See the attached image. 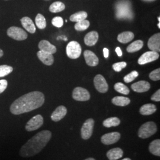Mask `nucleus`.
<instances>
[{
	"label": "nucleus",
	"instance_id": "obj_1",
	"mask_svg": "<svg viewBox=\"0 0 160 160\" xmlns=\"http://www.w3.org/2000/svg\"><path fill=\"white\" fill-rule=\"evenodd\" d=\"M45 102V96L40 92H32L16 99L12 103L10 110L12 114L19 115L40 108Z\"/></svg>",
	"mask_w": 160,
	"mask_h": 160
},
{
	"label": "nucleus",
	"instance_id": "obj_2",
	"mask_svg": "<svg viewBox=\"0 0 160 160\" xmlns=\"http://www.w3.org/2000/svg\"><path fill=\"white\" fill-rule=\"evenodd\" d=\"M52 138L51 132L45 130L39 132L30 138L20 148L19 154L24 158L38 154L44 148Z\"/></svg>",
	"mask_w": 160,
	"mask_h": 160
},
{
	"label": "nucleus",
	"instance_id": "obj_3",
	"mask_svg": "<svg viewBox=\"0 0 160 160\" xmlns=\"http://www.w3.org/2000/svg\"><path fill=\"white\" fill-rule=\"evenodd\" d=\"M157 131V125L153 122H147L143 123L138 130L139 137L146 139L154 135Z\"/></svg>",
	"mask_w": 160,
	"mask_h": 160
},
{
	"label": "nucleus",
	"instance_id": "obj_4",
	"mask_svg": "<svg viewBox=\"0 0 160 160\" xmlns=\"http://www.w3.org/2000/svg\"><path fill=\"white\" fill-rule=\"evenodd\" d=\"M130 3L126 1H121L116 6V17L119 19L122 18H132L133 14L131 11Z\"/></svg>",
	"mask_w": 160,
	"mask_h": 160
},
{
	"label": "nucleus",
	"instance_id": "obj_5",
	"mask_svg": "<svg viewBox=\"0 0 160 160\" xmlns=\"http://www.w3.org/2000/svg\"><path fill=\"white\" fill-rule=\"evenodd\" d=\"M81 45L76 41L70 42L67 46L66 52L67 56L69 58L75 59L79 58L81 54Z\"/></svg>",
	"mask_w": 160,
	"mask_h": 160
},
{
	"label": "nucleus",
	"instance_id": "obj_6",
	"mask_svg": "<svg viewBox=\"0 0 160 160\" xmlns=\"http://www.w3.org/2000/svg\"><path fill=\"white\" fill-rule=\"evenodd\" d=\"M7 35L14 40H24L28 38L27 33L20 28L12 26L7 30Z\"/></svg>",
	"mask_w": 160,
	"mask_h": 160
},
{
	"label": "nucleus",
	"instance_id": "obj_7",
	"mask_svg": "<svg viewBox=\"0 0 160 160\" xmlns=\"http://www.w3.org/2000/svg\"><path fill=\"white\" fill-rule=\"evenodd\" d=\"M43 124V118L42 115L38 114L34 116L28 122L25 126V129L28 132L36 131L39 129Z\"/></svg>",
	"mask_w": 160,
	"mask_h": 160
},
{
	"label": "nucleus",
	"instance_id": "obj_8",
	"mask_svg": "<svg viewBox=\"0 0 160 160\" xmlns=\"http://www.w3.org/2000/svg\"><path fill=\"white\" fill-rule=\"evenodd\" d=\"M94 126V120L90 118L86 120L81 129V135L83 139L87 140L92 137Z\"/></svg>",
	"mask_w": 160,
	"mask_h": 160
},
{
	"label": "nucleus",
	"instance_id": "obj_9",
	"mask_svg": "<svg viewBox=\"0 0 160 160\" xmlns=\"http://www.w3.org/2000/svg\"><path fill=\"white\" fill-rule=\"evenodd\" d=\"M72 98L77 101L86 102L90 100V94L85 88L78 87L75 88L72 92Z\"/></svg>",
	"mask_w": 160,
	"mask_h": 160
},
{
	"label": "nucleus",
	"instance_id": "obj_10",
	"mask_svg": "<svg viewBox=\"0 0 160 160\" xmlns=\"http://www.w3.org/2000/svg\"><path fill=\"white\" fill-rule=\"evenodd\" d=\"M94 84L97 91L105 93L109 90V86L103 75L98 74L94 78Z\"/></svg>",
	"mask_w": 160,
	"mask_h": 160
},
{
	"label": "nucleus",
	"instance_id": "obj_11",
	"mask_svg": "<svg viewBox=\"0 0 160 160\" xmlns=\"http://www.w3.org/2000/svg\"><path fill=\"white\" fill-rule=\"evenodd\" d=\"M160 55L158 52L154 51L147 52L139 58L138 62L139 65H144L156 61L158 59Z\"/></svg>",
	"mask_w": 160,
	"mask_h": 160
},
{
	"label": "nucleus",
	"instance_id": "obj_12",
	"mask_svg": "<svg viewBox=\"0 0 160 160\" xmlns=\"http://www.w3.org/2000/svg\"><path fill=\"white\" fill-rule=\"evenodd\" d=\"M120 139V133L118 132H114L103 135L101 138V141L104 144L109 145L116 143Z\"/></svg>",
	"mask_w": 160,
	"mask_h": 160
},
{
	"label": "nucleus",
	"instance_id": "obj_13",
	"mask_svg": "<svg viewBox=\"0 0 160 160\" xmlns=\"http://www.w3.org/2000/svg\"><path fill=\"white\" fill-rule=\"evenodd\" d=\"M148 46L151 51H160V34L157 33L152 36L148 40Z\"/></svg>",
	"mask_w": 160,
	"mask_h": 160
},
{
	"label": "nucleus",
	"instance_id": "obj_14",
	"mask_svg": "<svg viewBox=\"0 0 160 160\" xmlns=\"http://www.w3.org/2000/svg\"><path fill=\"white\" fill-rule=\"evenodd\" d=\"M67 113V109L63 106H59L51 114V119L53 122H59L62 120Z\"/></svg>",
	"mask_w": 160,
	"mask_h": 160
},
{
	"label": "nucleus",
	"instance_id": "obj_15",
	"mask_svg": "<svg viewBox=\"0 0 160 160\" xmlns=\"http://www.w3.org/2000/svg\"><path fill=\"white\" fill-rule=\"evenodd\" d=\"M84 57L85 58L86 63L90 67H95L98 65L99 60L94 52L91 51L87 50L84 52Z\"/></svg>",
	"mask_w": 160,
	"mask_h": 160
},
{
	"label": "nucleus",
	"instance_id": "obj_16",
	"mask_svg": "<svg viewBox=\"0 0 160 160\" xmlns=\"http://www.w3.org/2000/svg\"><path fill=\"white\" fill-rule=\"evenodd\" d=\"M132 89L137 92H148L150 89V84L148 82L145 81H139L132 84Z\"/></svg>",
	"mask_w": 160,
	"mask_h": 160
},
{
	"label": "nucleus",
	"instance_id": "obj_17",
	"mask_svg": "<svg viewBox=\"0 0 160 160\" xmlns=\"http://www.w3.org/2000/svg\"><path fill=\"white\" fill-rule=\"evenodd\" d=\"M38 47L40 51L45 52L52 55L56 53L57 51V48L55 46L52 45L49 41L46 40H41L39 43Z\"/></svg>",
	"mask_w": 160,
	"mask_h": 160
},
{
	"label": "nucleus",
	"instance_id": "obj_18",
	"mask_svg": "<svg viewBox=\"0 0 160 160\" xmlns=\"http://www.w3.org/2000/svg\"><path fill=\"white\" fill-rule=\"evenodd\" d=\"M37 56L40 61L46 65H52L54 62V58L52 54L39 51L37 53Z\"/></svg>",
	"mask_w": 160,
	"mask_h": 160
},
{
	"label": "nucleus",
	"instance_id": "obj_19",
	"mask_svg": "<svg viewBox=\"0 0 160 160\" xmlns=\"http://www.w3.org/2000/svg\"><path fill=\"white\" fill-rule=\"evenodd\" d=\"M98 39V34L96 31H92L86 34L84 38V43L86 45L92 46L95 45Z\"/></svg>",
	"mask_w": 160,
	"mask_h": 160
},
{
	"label": "nucleus",
	"instance_id": "obj_20",
	"mask_svg": "<svg viewBox=\"0 0 160 160\" xmlns=\"http://www.w3.org/2000/svg\"><path fill=\"white\" fill-rule=\"evenodd\" d=\"M23 28L30 33H34L36 32V27L34 23L31 18L28 17H24L20 20Z\"/></svg>",
	"mask_w": 160,
	"mask_h": 160
},
{
	"label": "nucleus",
	"instance_id": "obj_21",
	"mask_svg": "<svg viewBox=\"0 0 160 160\" xmlns=\"http://www.w3.org/2000/svg\"><path fill=\"white\" fill-rule=\"evenodd\" d=\"M123 151L120 148H114L110 149L107 152V157L109 160H118L122 157Z\"/></svg>",
	"mask_w": 160,
	"mask_h": 160
},
{
	"label": "nucleus",
	"instance_id": "obj_22",
	"mask_svg": "<svg viewBox=\"0 0 160 160\" xmlns=\"http://www.w3.org/2000/svg\"><path fill=\"white\" fill-rule=\"evenodd\" d=\"M157 111V107L153 104H146L143 105L139 110L140 113L144 116H148L154 113Z\"/></svg>",
	"mask_w": 160,
	"mask_h": 160
},
{
	"label": "nucleus",
	"instance_id": "obj_23",
	"mask_svg": "<svg viewBox=\"0 0 160 160\" xmlns=\"http://www.w3.org/2000/svg\"><path fill=\"white\" fill-rule=\"evenodd\" d=\"M134 38V34L131 32H124L118 36V40L122 43H127Z\"/></svg>",
	"mask_w": 160,
	"mask_h": 160
},
{
	"label": "nucleus",
	"instance_id": "obj_24",
	"mask_svg": "<svg viewBox=\"0 0 160 160\" xmlns=\"http://www.w3.org/2000/svg\"><path fill=\"white\" fill-rule=\"evenodd\" d=\"M112 103L118 106H126L131 103V100L128 97H123V96H116L112 98Z\"/></svg>",
	"mask_w": 160,
	"mask_h": 160
},
{
	"label": "nucleus",
	"instance_id": "obj_25",
	"mask_svg": "<svg viewBox=\"0 0 160 160\" xmlns=\"http://www.w3.org/2000/svg\"><path fill=\"white\" fill-rule=\"evenodd\" d=\"M149 152L156 156H160V140L155 139L151 142L149 146Z\"/></svg>",
	"mask_w": 160,
	"mask_h": 160
},
{
	"label": "nucleus",
	"instance_id": "obj_26",
	"mask_svg": "<svg viewBox=\"0 0 160 160\" xmlns=\"http://www.w3.org/2000/svg\"><path fill=\"white\" fill-rule=\"evenodd\" d=\"M143 46V42H142V40H136L127 47L126 51L129 53L135 52L138 51L140 49H141Z\"/></svg>",
	"mask_w": 160,
	"mask_h": 160
},
{
	"label": "nucleus",
	"instance_id": "obj_27",
	"mask_svg": "<svg viewBox=\"0 0 160 160\" xmlns=\"http://www.w3.org/2000/svg\"><path fill=\"white\" fill-rule=\"evenodd\" d=\"M120 120L118 118L112 117L104 120L103 122V126L106 128L116 127L120 125Z\"/></svg>",
	"mask_w": 160,
	"mask_h": 160
},
{
	"label": "nucleus",
	"instance_id": "obj_28",
	"mask_svg": "<svg viewBox=\"0 0 160 160\" xmlns=\"http://www.w3.org/2000/svg\"><path fill=\"white\" fill-rule=\"evenodd\" d=\"M88 16V14L86 12H76L74 14L71 15V17L69 18L71 22H78L80 21L86 20V18Z\"/></svg>",
	"mask_w": 160,
	"mask_h": 160
},
{
	"label": "nucleus",
	"instance_id": "obj_29",
	"mask_svg": "<svg viewBox=\"0 0 160 160\" xmlns=\"http://www.w3.org/2000/svg\"><path fill=\"white\" fill-rule=\"evenodd\" d=\"M65 8V6L63 2L60 1H57L53 3H52L50 7H49V11L52 12H62Z\"/></svg>",
	"mask_w": 160,
	"mask_h": 160
},
{
	"label": "nucleus",
	"instance_id": "obj_30",
	"mask_svg": "<svg viewBox=\"0 0 160 160\" xmlns=\"http://www.w3.org/2000/svg\"><path fill=\"white\" fill-rule=\"evenodd\" d=\"M114 88L116 92L121 93L122 94L128 95L130 92V90H129V88L122 82L116 83L114 84Z\"/></svg>",
	"mask_w": 160,
	"mask_h": 160
},
{
	"label": "nucleus",
	"instance_id": "obj_31",
	"mask_svg": "<svg viewBox=\"0 0 160 160\" xmlns=\"http://www.w3.org/2000/svg\"><path fill=\"white\" fill-rule=\"evenodd\" d=\"M35 23L39 29H44L46 27V19L41 14H38L36 16L35 18Z\"/></svg>",
	"mask_w": 160,
	"mask_h": 160
},
{
	"label": "nucleus",
	"instance_id": "obj_32",
	"mask_svg": "<svg viewBox=\"0 0 160 160\" xmlns=\"http://www.w3.org/2000/svg\"><path fill=\"white\" fill-rule=\"evenodd\" d=\"M90 26V22L87 20L80 21L75 24V29L77 31H84L88 29Z\"/></svg>",
	"mask_w": 160,
	"mask_h": 160
},
{
	"label": "nucleus",
	"instance_id": "obj_33",
	"mask_svg": "<svg viewBox=\"0 0 160 160\" xmlns=\"http://www.w3.org/2000/svg\"><path fill=\"white\" fill-rule=\"evenodd\" d=\"M12 71L13 68L10 66L7 65H0V77H5L6 75L10 74Z\"/></svg>",
	"mask_w": 160,
	"mask_h": 160
},
{
	"label": "nucleus",
	"instance_id": "obj_34",
	"mask_svg": "<svg viewBox=\"0 0 160 160\" xmlns=\"http://www.w3.org/2000/svg\"><path fill=\"white\" fill-rule=\"evenodd\" d=\"M138 75L139 74L137 71H133L129 74L125 76V77L123 78V80L126 83H129L135 80L138 76Z\"/></svg>",
	"mask_w": 160,
	"mask_h": 160
},
{
	"label": "nucleus",
	"instance_id": "obj_35",
	"mask_svg": "<svg viewBox=\"0 0 160 160\" xmlns=\"http://www.w3.org/2000/svg\"><path fill=\"white\" fill-rule=\"evenodd\" d=\"M52 24L54 26L58 28H61L63 24V19L62 17H59V16L54 17L52 20Z\"/></svg>",
	"mask_w": 160,
	"mask_h": 160
},
{
	"label": "nucleus",
	"instance_id": "obj_36",
	"mask_svg": "<svg viewBox=\"0 0 160 160\" xmlns=\"http://www.w3.org/2000/svg\"><path fill=\"white\" fill-rule=\"evenodd\" d=\"M149 78L153 81H158L160 80V69H156L149 74Z\"/></svg>",
	"mask_w": 160,
	"mask_h": 160
},
{
	"label": "nucleus",
	"instance_id": "obj_37",
	"mask_svg": "<svg viewBox=\"0 0 160 160\" xmlns=\"http://www.w3.org/2000/svg\"><path fill=\"white\" fill-rule=\"evenodd\" d=\"M126 65L127 63L125 62H120L114 63L112 67L115 71L120 72L122 69L125 68L126 67Z\"/></svg>",
	"mask_w": 160,
	"mask_h": 160
},
{
	"label": "nucleus",
	"instance_id": "obj_38",
	"mask_svg": "<svg viewBox=\"0 0 160 160\" xmlns=\"http://www.w3.org/2000/svg\"><path fill=\"white\" fill-rule=\"evenodd\" d=\"M8 86V82L6 80H0V94L4 92Z\"/></svg>",
	"mask_w": 160,
	"mask_h": 160
},
{
	"label": "nucleus",
	"instance_id": "obj_39",
	"mask_svg": "<svg viewBox=\"0 0 160 160\" xmlns=\"http://www.w3.org/2000/svg\"><path fill=\"white\" fill-rule=\"evenodd\" d=\"M151 100L155 102H160V90H158L154 94L151 96Z\"/></svg>",
	"mask_w": 160,
	"mask_h": 160
},
{
	"label": "nucleus",
	"instance_id": "obj_40",
	"mask_svg": "<svg viewBox=\"0 0 160 160\" xmlns=\"http://www.w3.org/2000/svg\"><path fill=\"white\" fill-rule=\"evenodd\" d=\"M103 53H104V57L106 58H108L109 57V50L107 48H104L103 49Z\"/></svg>",
	"mask_w": 160,
	"mask_h": 160
},
{
	"label": "nucleus",
	"instance_id": "obj_41",
	"mask_svg": "<svg viewBox=\"0 0 160 160\" xmlns=\"http://www.w3.org/2000/svg\"><path fill=\"white\" fill-rule=\"evenodd\" d=\"M115 51H116V52L117 53V54H118V55L119 57H122V50H121V49H120L119 47H117L116 48Z\"/></svg>",
	"mask_w": 160,
	"mask_h": 160
},
{
	"label": "nucleus",
	"instance_id": "obj_42",
	"mask_svg": "<svg viewBox=\"0 0 160 160\" xmlns=\"http://www.w3.org/2000/svg\"><path fill=\"white\" fill-rule=\"evenodd\" d=\"M3 55H4V52L2 51V50H1L0 49V58L2 57L3 56Z\"/></svg>",
	"mask_w": 160,
	"mask_h": 160
},
{
	"label": "nucleus",
	"instance_id": "obj_43",
	"mask_svg": "<svg viewBox=\"0 0 160 160\" xmlns=\"http://www.w3.org/2000/svg\"><path fill=\"white\" fill-rule=\"evenodd\" d=\"M85 160H96L94 158H87Z\"/></svg>",
	"mask_w": 160,
	"mask_h": 160
},
{
	"label": "nucleus",
	"instance_id": "obj_44",
	"mask_svg": "<svg viewBox=\"0 0 160 160\" xmlns=\"http://www.w3.org/2000/svg\"><path fill=\"white\" fill-rule=\"evenodd\" d=\"M131 160L130 158H124V159H123V160Z\"/></svg>",
	"mask_w": 160,
	"mask_h": 160
},
{
	"label": "nucleus",
	"instance_id": "obj_45",
	"mask_svg": "<svg viewBox=\"0 0 160 160\" xmlns=\"http://www.w3.org/2000/svg\"><path fill=\"white\" fill-rule=\"evenodd\" d=\"M158 27L159 29H160V22H159V23L158 24Z\"/></svg>",
	"mask_w": 160,
	"mask_h": 160
},
{
	"label": "nucleus",
	"instance_id": "obj_46",
	"mask_svg": "<svg viewBox=\"0 0 160 160\" xmlns=\"http://www.w3.org/2000/svg\"><path fill=\"white\" fill-rule=\"evenodd\" d=\"M143 1H153L155 0H143Z\"/></svg>",
	"mask_w": 160,
	"mask_h": 160
},
{
	"label": "nucleus",
	"instance_id": "obj_47",
	"mask_svg": "<svg viewBox=\"0 0 160 160\" xmlns=\"http://www.w3.org/2000/svg\"><path fill=\"white\" fill-rule=\"evenodd\" d=\"M158 21H159V22H160V17H158Z\"/></svg>",
	"mask_w": 160,
	"mask_h": 160
}]
</instances>
